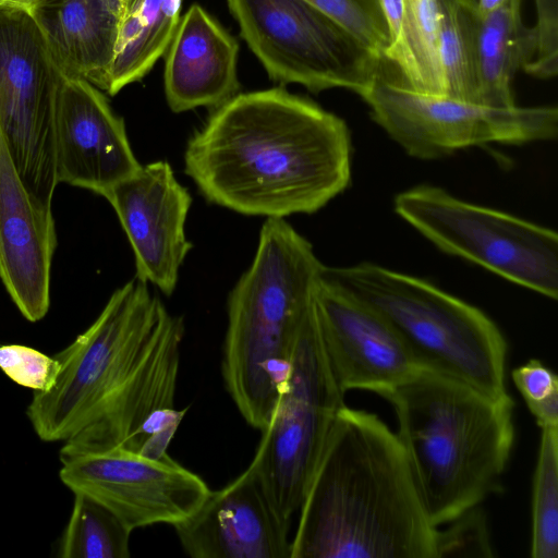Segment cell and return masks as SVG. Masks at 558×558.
Masks as SVG:
<instances>
[{
    "label": "cell",
    "mask_w": 558,
    "mask_h": 558,
    "mask_svg": "<svg viewBox=\"0 0 558 558\" xmlns=\"http://www.w3.org/2000/svg\"><path fill=\"white\" fill-rule=\"evenodd\" d=\"M241 36L270 80L361 97L384 58L305 0H227Z\"/></svg>",
    "instance_id": "obj_9"
},
{
    "label": "cell",
    "mask_w": 558,
    "mask_h": 558,
    "mask_svg": "<svg viewBox=\"0 0 558 558\" xmlns=\"http://www.w3.org/2000/svg\"><path fill=\"white\" fill-rule=\"evenodd\" d=\"M121 19L137 0H106Z\"/></svg>",
    "instance_id": "obj_32"
},
{
    "label": "cell",
    "mask_w": 558,
    "mask_h": 558,
    "mask_svg": "<svg viewBox=\"0 0 558 558\" xmlns=\"http://www.w3.org/2000/svg\"><path fill=\"white\" fill-rule=\"evenodd\" d=\"M438 4L444 95L480 105L473 43L476 0H438Z\"/></svg>",
    "instance_id": "obj_23"
},
{
    "label": "cell",
    "mask_w": 558,
    "mask_h": 558,
    "mask_svg": "<svg viewBox=\"0 0 558 558\" xmlns=\"http://www.w3.org/2000/svg\"><path fill=\"white\" fill-rule=\"evenodd\" d=\"M56 245L53 217L33 205L0 133V278L29 322L48 312Z\"/></svg>",
    "instance_id": "obj_17"
},
{
    "label": "cell",
    "mask_w": 558,
    "mask_h": 558,
    "mask_svg": "<svg viewBox=\"0 0 558 558\" xmlns=\"http://www.w3.org/2000/svg\"><path fill=\"white\" fill-rule=\"evenodd\" d=\"M383 13L385 15L389 36L390 44L395 41L398 36L400 24L402 20L403 13V0H378ZM390 46V45H389Z\"/></svg>",
    "instance_id": "obj_31"
},
{
    "label": "cell",
    "mask_w": 558,
    "mask_h": 558,
    "mask_svg": "<svg viewBox=\"0 0 558 558\" xmlns=\"http://www.w3.org/2000/svg\"><path fill=\"white\" fill-rule=\"evenodd\" d=\"M494 556L487 515L480 505L436 530L435 558Z\"/></svg>",
    "instance_id": "obj_27"
},
{
    "label": "cell",
    "mask_w": 558,
    "mask_h": 558,
    "mask_svg": "<svg viewBox=\"0 0 558 558\" xmlns=\"http://www.w3.org/2000/svg\"><path fill=\"white\" fill-rule=\"evenodd\" d=\"M396 213L441 251L547 298L558 296V235L504 211L420 185L398 194Z\"/></svg>",
    "instance_id": "obj_10"
},
{
    "label": "cell",
    "mask_w": 558,
    "mask_h": 558,
    "mask_svg": "<svg viewBox=\"0 0 558 558\" xmlns=\"http://www.w3.org/2000/svg\"><path fill=\"white\" fill-rule=\"evenodd\" d=\"M132 531L108 508L74 494L70 520L60 539L61 558H129Z\"/></svg>",
    "instance_id": "obj_24"
},
{
    "label": "cell",
    "mask_w": 558,
    "mask_h": 558,
    "mask_svg": "<svg viewBox=\"0 0 558 558\" xmlns=\"http://www.w3.org/2000/svg\"><path fill=\"white\" fill-rule=\"evenodd\" d=\"M58 182L101 196L141 167L125 123L102 90L65 71L54 120Z\"/></svg>",
    "instance_id": "obj_15"
},
{
    "label": "cell",
    "mask_w": 558,
    "mask_h": 558,
    "mask_svg": "<svg viewBox=\"0 0 558 558\" xmlns=\"http://www.w3.org/2000/svg\"><path fill=\"white\" fill-rule=\"evenodd\" d=\"M182 0H137L120 19L106 93L141 81L165 54L180 22Z\"/></svg>",
    "instance_id": "obj_21"
},
{
    "label": "cell",
    "mask_w": 558,
    "mask_h": 558,
    "mask_svg": "<svg viewBox=\"0 0 558 558\" xmlns=\"http://www.w3.org/2000/svg\"><path fill=\"white\" fill-rule=\"evenodd\" d=\"M322 266L284 218H267L251 266L229 293L221 375L244 421L259 432L284 386Z\"/></svg>",
    "instance_id": "obj_5"
},
{
    "label": "cell",
    "mask_w": 558,
    "mask_h": 558,
    "mask_svg": "<svg viewBox=\"0 0 558 558\" xmlns=\"http://www.w3.org/2000/svg\"><path fill=\"white\" fill-rule=\"evenodd\" d=\"M344 392L330 367L314 304L299 331L284 386L250 466L276 511H299Z\"/></svg>",
    "instance_id": "obj_8"
},
{
    "label": "cell",
    "mask_w": 558,
    "mask_h": 558,
    "mask_svg": "<svg viewBox=\"0 0 558 558\" xmlns=\"http://www.w3.org/2000/svg\"><path fill=\"white\" fill-rule=\"evenodd\" d=\"M8 1H13V2H17V3H22V4H26V5H31L33 2H35L36 0H8Z\"/></svg>",
    "instance_id": "obj_34"
},
{
    "label": "cell",
    "mask_w": 558,
    "mask_h": 558,
    "mask_svg": "<svg viewBox=\"0 0 558 558\" xmlns=\"http://www.w3.org/2000/svg\"><path fill=\"white\" fill-rule=\"evenodd\" d=\"M536 52L524 71L537 78H551L558 72V0H535Z\"/></svg>",
    "instance_id": "obj_29"
},
{
    "label": "cell",
    "mask_w": 558,
    "mask_h": 558,
    "mask_svg": "<svg viewBox=\"0 0 558 558\" xmlns=\"http://www.w3.org/2000/svg\"><path fill=\"white\" fill-rule=\"evenodd\" d=\"M299 511L291 558H435L437 527L377 414L340 409Z\"/></svg>",
    "instance_id": "obj_3"
},
{
    "label": "cell",
    "mask_w": 558,
    "mask_h": 558,
    "mask_svg": "<svg viewBox=\"0 0 558 558\" xmlns=\"http://www.w3.org/2000/svg\"><path fill=\"white\" fill-rule=\"evenodd\" d=\"M440 12L438 0H403L397 38L384 58L401 71L409 88L429 95H444L439 58Z\"/></svg>",
    "instance_id": "obj_22"
},
{
    "label": "cell",
    "mask_w": 558,
    "mask_h": 558,
    "mask_svg": "<svg viewBox=\"0 0 558 558\" xmlns=\"http://www.w3.org/2000/svg\"><path fill=\"white\" fill-rule=\"evenodd\" d=\"M314 307L330 367L344 393L363 389L383 396L423 369L387 320L320 278Z\"/></svg>",
    "instance_id": "obj_14"
},
{
    "label": "cell",
    "mask_w": 558,
    "mask_h": 558,
    "mask_svg": "<svg viewBox=\"0 0 558 558\" xmlns=\"http://www.w3.org/2000/svg\"><path fill=\"white\" fill-rule=\"evenodd\" d=\"M319 278L378 313L422 368L506 398L507 341L477 307L432 283L377 264L323 265Z\"/></svg>",
    "instance_id": "obj_6"
},
{
    "label": "cell",
    "mask_w": 558,
    "mask_h": 558,
    "mask_svg": "<svg viewBox=\"0 0 558 558\" xmlns=\"http://www.w3.org/2000/svg\"><path fill=\"white\" fill-rule=\"evenodd\" d=\"M362 98L373 120L409 155L421 159L492 143L548 141L558 133L557 107L494 108L423 94L381 71Z\"/></svg>",
    "instance_id": "obj_11"
},
{
    "label": "cell",
    "mask_w": 558,
    "mask_h": 558,
    "mask_svg": "<svg viewBox=\"0 0 558 558\" xmlns=\"http://www.w3.org/2000/svg\"><path fill=\"white\" fill-rule=\"evenodd\" d=\"M0 369L17 385L47 391L57 380L60 363L34 348L5 344L0 345Z\"/></svg>",
    "instance_id": "obj_28"
},
{
    "label": "cell",
    "mask_w": 558,
    "mask_h": 558,
    "mask_svg": "<svg viewBox=\"0 0 558 558\" xmlns=\"http://www.w3.org/2000/svg\"><path fill=\"white\" fill-rule=\"evenodd\" d=\"M345 122L281 87L238 93L184 150V172L211 204L245 216L313 214L351 181Z\"/></svg>",
    "instance_id": "obj_2"
},
{
    "label": "cell",
    "mask_w": 558,
    "mask_h": 558,
    "mask_svg": "<svg viewBox=\"0 0 558 558\" xmlns=\"http://www.w3.org/2000/svg\"><path fill=\"white\" fill-rule=\"evenodd\" d=\"M182 316L169 313L134 277L117 289L95 322L54 356V385L36 391L26 414L45 441L138 453L141 432L159 410L174 408Z\"/></svg>",
    "instance_id": "obj_1"
},
{
    "label": "cell",
    "mask_w": 558,
    "mask_h": 558,
    "mask_svg": "<svg viewBox=\"0 0 558 558\" xmlns=\"http://www.w3.org/2000/svg\"><path fill=\"white\" fill-rule=\"evenodd\" d=\"M531 557H558V426L541 428L533 474Z\"/></svg>",
    "instance_id": "obj_25"
},
{
    "label": "cell",
    "mask_w": 558,
    "mask_h": 558,
    "mask_svg": "<svg viewBox=\"0 0 558 558\" xmlns=\"http://www.w3.org/2000/svg\"><path fill=\"white\" fill-rule=\"evenodd\" d=\"M166 100L175 113L217 108L239 93V45L205 9L192 4L167 50Z\"/></svg>",
    "instance_id": "obj_18"
},
{
    "label": "cell",
    "mask_w": 558,
    "mask_h": 558,
    "mask_svg": "<svg viewBox=\"0 0 558 558\" xmlns=\"http://www.w3.org/2000/svg\"><path fill=\"white\" fill-rule=\"evenodd\" d=\"M305 1L329 15L384 58L390 45V36L378 0Z\"/></svg>",
    "instance_id": "obj_26"
},
{
    "label": "cell",
    "mask_w": 558,
    "mask_h": 558,
    "mask_svg": "<svg viewBox=\"0 0 558 558\" xmlns=\"http://www.w3.org/2000/svg\"><path fill=\"white\" fill-rule=\"evenodd\" d=\"M65 70L32 8L0 3V133L33 203L52 217L54 120Z\"/></svg>",
    "instance_id": "obj_7"
},
{
    "label": "cell",
    "mask_w": 558,
    "mask_h": 558,
    "mask_svg": "<svg viewBox=\"0 0 558 558\" xmlns=\"http://www.w3.org/2000/svg\"><path fill=\"white\" fill-rule=\"evenodd\" d=\"M60 480L74 494L89 496L131 531L171 526L192 514L210 488L168 453L150 459L122 447L93 450L64 442Z\"/></svg>",
    "instance_id": "obj_12"
},
{
    "label": "cell",
    "mask_w": 558,
    "mask_h": 558,
    "mask_svg": "<svg viewBox=\"0 0 558 558\" xmlns=\"http://www.w3.org/2000/svg\"><path fill=\"white\" fill-rule=\"evenodd\" d=\"M173 529L193 558H291L290 520L272 507L250 465L223 487L210 489Z\"/></svg>",
    "instance_id": "obj_16"
},
{
    "label": "cell",
    "mask_w": 558,
    "mask_h": 558,
    "mask_svg": "<svg viewBox=\"0 0 558 558\" xmlns=\"http://www.w3.org/2000/svg\"><path fill=\"white\" fill-rule=\"evenodd\" d=\"M505 1L506 0H476V8L478 13L486 14L502 5Z\"/></svg>",
    "instance_id": "obj_33"
},
{
    "label": "cell",
    "mask_w": 558,
    "mask_h": 558,
    "mask_svg": "<svg viewBox=\"0 0 558 558\" xmlns=\"http://www.w3.org/2000/svg\"><path fill=\"white\" fill-rule=\"evenodd\" d=\"M5 1H8V0H0V3L5 2Z\"/></svg>",
    "instance_id": "obj_35"
},
{
    "label": "cell",
    "mask_w": 558,
    "mask_h": 558,
    "mask_svg": "<svg viewBox=\"0 0 558 558\" xmlns=\"http://www.w3.org/2000/svg\"><path fill=\"white\" fill-rule=\"evenodd\" d=\"M32 11L61 66L106 92L120 17L106 0H36Z\"/></svg>",
    "instance_id": "obj_19"
},
{
    "label": "cell",
    "mask_w": 558,
    "mask_h": 558,
    "mask_svg": "<svg viewBox=\"0 0 558 558\" xmlns=\"http://www.w3.org/2000/svg\"><path fill=\"white\" fill-rule=\"evenodd\" d=\"M111 204L131 244L135 277L170 296L180 268L192 250L185 222L190 192L166 160L141 165L104 196Z\"/></svg>",
    "instance_id": "obj_13"
},
{
    "label": "cell",
    "mask_w": 558,
    "mask_h": 558,
    "mask_svg": "<svg viewBox=\"0 0 558 558\" xmlns=\"http://www.w3.org/2000/svg\"><path fill=\"white\" fill-rule=\"evenodd\" d=\"M393 408L430 524L439 527L501 489L513 441L510 396L420 369L384 393Z\"/></svg>",
    "instance_id": "obj_4"
},
{
    "label": "cell",
    "mask_w": 558,
    "mask_h": 558,
    "mask_svg": "<svg viewBox=\"0 0 558 558\" xmlns=\"http://www.w3.org/2000/svg\"><path fill=\"white\" fill-rule=\"evenodd\" d=\"M478 104L494 108L515 106L511 81L536 52L534 27L521 19V0H506L496 10L476 13L473 32Z\"/></svg>",
    "instance_id": "obj_20"
},
{
    "label": "cell",
    "mask_w": 558,
    "mask_h": 558,
    "mask_svg": "<svg viewBox=\"0 0 558 558\" xmlns=\"http://www.w3.org/2000/svg\"><path fill=\"white\" fill-rule=\"evenodd\" d=\"M511 378L527 407L558 393L556 374L536 359L512 369Z\"/></svg>",
    "instance_id": "obj_30"
}]
</instances>
